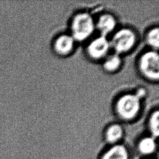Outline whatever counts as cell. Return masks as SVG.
<instances>
[{"label":"cell","instance_id":"3957f363","mask_svg":"<svg viewBox=\"0 0 159 159\" xmlns=\"http://www.w3.org/2000/svg\"><path fill=\"white\" fill-rule=\"evenodd\" d=\"M110 42L111 48L118 55L130 52L137 42V35L129 28H122L115 32Z\"/></svg>","mask_w":159,"mask_h":159},{"label":"cell","instance_id":"ba28073f","mask_svg":"<svg viewBox=\"0 0 159 159\" xmlns=\"http://www.w3.org/2000/svg\"><path fill=\"white\" fill-rule=\"evenodd\" d=\"M100 159H129V154L124 145L115 144L104 152Z\"/></svg>","mask_w":159,"mask_h":159},{"label":"cell","instance_id":"6da1fadb","mask_svg":"<svg viewBox=\"0 0 159 159\" xmlns=\"http://www.w3.org/2000/svg\"><path fill=\"white\" fill-rule=\"evenodd\" d=\"M96 29L95 20L88 12H81L75 14L71 22L70 35L77 42L88 39Z\"/></svg>","mask_w":159,"mask_h":159},{"label":"cell","instance_id":"7a4b0ae2","mask_svg":"<svg viewBox=\"0 0 159 159\" xmlns=\"http://www.w3.org/2000/svg\"><path fill=\"white\" fill-rule=\"evenodd\" d=\"M140 108L141 99L135 93L120 96L115 104V111L117 116L126 121L135 119L139 114Z\"/></svg>","mask_w":159,"mask_h":159},{"label":"cell","instance_id":"9c48e42d","mask_svg":"<svg viewBox=\"0 0 159 159\" xmlns=\"http://www.w3.org/2000/svg\"><path fill=\"white\" fill-rule=\"evenodd\" d=\"M124 130L122 127L117 123L112 124L106 129L104 133L106 141L109 144H117V143L122 138Z\"/></svg>","mask_w":159,"mask_h":159},{"label":"cell","instance_id":"5bb4252c","mask_svg":"<svg viewBox=\"0 0 159 159\" xmlns=\"http://www.w3.org/2000/svg\"><path fill=\"white\" fill-rule=\"evenodd\" d=\"M135 94L140 99H142L143 98L145 97V96L146 95V91L145 89L143 88H140L139 89H138L136 92L135 93Z\"/></svg>","mask_w":159,"mask_h":159},{"label":"cell","instance_id":"30bf717a","mask_svg":"<svg viewBox=\"0 0 159 159\" xmlns=\"http://www.w3.org/2000/svg\"><path fill=\"white\" fill-rule=\"evenodd\" d=\"M122 65V59L119 55L113 53L107 56L103 62L104 70L109 73H113L118 70Z\"/></svg>","mask_w":159,"mask_h":159},{"label":"cell","instance_id":"5b68a950","mask_svg":"<svg viewBox=\"0 0 159 159\" xmlns=\"http://www.w3.org/2000/svg\"><path fill=\"white\" fill-rule=\"evenodd\" d=\"M110 49V42L107 37L99 35L89 42L86 51L91 59L99 60L106 58Z\"/></svg>","mask_w":159,"mask_h":159},{"label":"cell","instance_id":"8992f818","mask_svg":"<svg viewBox=\"0 0 159 159\" xmlns=\"http://www.w3.org/2000/svg\"><path fill=\"white\" fill-rule=\"evenodd\" d=\"M75 40L70 34H61L57 37L53 43L55 53L60 56L70 54L75 48Z\"/></svg>","mask_w":159,"mask_h":159},{"label":"cell","instance_id":"7c38bea8","mask_svg":"<svg viewBox=\"0 0 159 159\" xmlns=\"http://www.w3.org/2000/svg\"><path fill=\"white\" fill-rule=\"evenodd\" d=\"M146 42L152 50L157 51L159 47V29L155 27L151 29L147 34Z\"/></svg>","mask_w":159,"mask_h":159},{"label":"cell","instance_id":"277c9868","mask_svg":"<svg viewBox=\"0 0 159 159\" xmlns=\"http://www.w3.org/2000/svg\"><path fill=\"white\" fill-rule=\"evenodd\" d=\"M140 73L147 80L158 81L159 78V56L157 51L150 50L145 52L139 60Z\"/></svg>","mask_w":159,"mask_h":159},{"label":"cell","instance_id":"4fadbf2b","mask_svg":"<svg viewBox=\"0 0 159 159\" xmlns=\"http://www.w3.org/2000/svg\"><path fill=\"white\" fill-rule=\"evenodd\" d=\"M148 130L151 136L156 139L159 134V112L158 110L153 111L148 119Z\"/></svg>","mask_w":159,"mask_h":159},{"label":"cell","instance_id":"8fae6325","mask_svg":"<svg viewBox=\"0 0 159 159\" xmlns=\"http://www.w3.org/2000/svg\"><path fill=\"white\" fill-rule=\"evenodd\" d=\"M155 139L153 137H145L142 139L138 144V149L140 153L148 155L155 152L156 150Z\"/></svg>","mask_w":159,"mask_h":159},{"label":"cell","instance_id":"52a82bcc","mask_svg":"<svg viewBox=\"0 0 159 159\" xmlns=\"http://www.w3.org/2000/svg\"><path fill=\"white\" fill-rule=\"evenodd\" d=\"M116 25V19L112 14L109 13L101 15L97 21H95L96 29L99 31L100 35L106 37L113 32Z\"/></svg>","mask_w":159,"mask_h":159}]
</instances>
